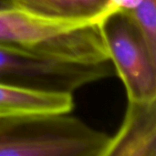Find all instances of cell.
I'll return each mask as SVG.
<instances>
[{
	"label": "cell",
	"instance_id": "obj_1",
	"mask_svg": "<svg viewBox=\"0 0 156 156\" xmlns=\"http://www.w3.org/2000/svg\"><path fill=\"white\" fill-rule=\"evenodd\" d=\"M109 141L69 113L0 116V156H104Z\"/></svg>",
	"mask_w": 156,
	"mask_h": 156
},
{
	"label": "cell",
	"instance_id": "obj_9",
	"mask_svg": "<svg viewBox=\"0 0 156 156\" xmlns=\"http://www.w3.org/2000/svg\"><path fill=\"white\" fill-rule=\"evenodd\" d=\"M6 115H16V114H12L6 111H4V110H0V116H6Z\"/></svg>",
	"mask_w": 156,
	"mask_h": 156
},
{
	"label": "cell",
	"instance_id": "obj_8",
	"mask_svg": "<svg viewBox=\"0 0 156 156\" xmlns=\"http://www.w3.org/2000/svg\"><path fill=\"white\" fill-rule=\"evenodd\" d=\"M143 0H106V3L97 16L99 25H102L108 18L118 13H124L136 8Z\"/></svg>",
	"mask_w": 156,
	"mask_h": 156
},
{
	"label": "cell",
	"instance_id": "obj_5",
	"mask_svg": "<svg viewBox=\"0 0 156 156\" xmlns=\"http://www.w3.org/2000/svg\"><path fill=\"white\" fill-rule=\"evenodd\" d=\"M104 156H156V101H128L121 127Z\"/></svg>",
	"mask_w": 156,
	"mask_h": 156
},
{
	"label": "cell",
	"instance_id": "obj_6",
	"mask_svg": "<svg viewBox=\"0 0 156 156\" xmlns=\"http://www.w3.org/2000/svg\"><path fill=\"white\" fill-rule=\"evenodd\" d=\"M8 3L10 5L44 16L94 18L97 21L106 0H8Z\"/></svg>",
	"mask_w": 156,
	"mask_h": 156
},
{
	"label": "cell",
	"instance_id": "obj_3",
	"mask_svg": "<svg viewBox=\"0 0 156 156\" xmlns=\"http://www.w3.org/2000/svg\"><path fill=\"white\" fill-rule=\"evenodd\" d=\"M101 27L110 61L123 84L128 101H156V64L130 18L118 13Z\"/></svg>",
	"mask_w": 156,
	"mask_h": 156
},
{
	"label": "cell",
	"instance_id": "obj_7",
	"mask_svg": "<svg viewBox=\"0 0 156 156\" xmlns=\"http://www.w3.org/2000/svg\"><path fill=\"white\" fill-rule=\"evenodd\" d=\"M124 14L132 21L150 58L156 64V0H143L136 8Z\"/></svg>",
	"mask_w": 156,
	"mask_h": 156
},
{
	"label": "cell",
	"instance_id": "obj_10",
	"mask_svg": "<svg viewBox=\"0 0 156 156\" xmlns=\"http://www.w3.org/2000/svg\"><path fill=\"white\" fill-rule=\"evenodd\" d=\"M9 4H5V2H4V0H0V7H2V6H5V5H8Z\"/></svg>",
	"mask_w": 156,
	"mask_h": 156
},
{
	"label": "cell",
	"instance_id": "obj_2",
	"mask_svg": "<svg viewBox=\"0 0 156 156\" xmlns=\"http://www.w3.org/2000/svg\"><path fill=\"white\" fill-rule=\"evenodd\" d=\"M112 74L111 61L87 63L66 49L0 45L2 83L73 93Z\"/></svg>",
	"mask_w": 156,
	"mask_h": 156
},
{
	"label": "cell",
	"instance_id": "obj_4",
	"mask_svg": "<svg viewBox=\"0 0 156 156\" xmlns=\"http://www.w3.org/2000/svg\"><path fill=\"white\" fill-rule=\"evenodd\" d=\"M97 25L94 18H54L8 5L0 7V45L64 48L69 34Z\"/></svg>",
	"mask_w": 156,
	"mask_h": 156
}]
</instances>
